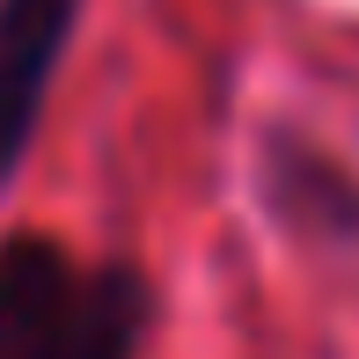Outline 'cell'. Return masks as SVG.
I'll use <instances>...</instances> for the list:
<instances>
[{
    "mask_svg": "<svg viewBox=\"0 0 359 359\" xmlns=\"http://www.w3.org/2000/svg\"><path fill=\"white\" fill-rule=\"evenodd\" d=\"M154 308L125 257H74L37 227L0 242V359H140Z\"/></svg>",
    "mask_w": 359,
    "mask_h": 359,
    "instance_id": "1",
    "label": "cell"
},
{
    "mask_svg": "<svg viewBox=\"0 0 359 359\" xmlns=\"http://www.w3.org/2000/svg\"><path fill=\"white\" fill-rule=\"evenodd\" d=\"M88 0H0V198L37 147L52 81L74 52Z\"/></svg>",
    "mask_w": 359,
    "mask_h": 359,
    "instance_id": "2",
    "label": "cell"
},
{
    "mask_svg": "<svg viewBox=\"0 0 359 359\" xmlns=\"http://www.w3.org/2000/svg\"><path fill=\"white\" fill-rule=\"evenodd\" d=\"M257 191H264L271 220L286 235L359 250V176L323 140L293 133V125H264V140H257Z\"/></svg>",
    "mask_w": 359,
    "mask_h": 359,
    "instance_id": "3",
    "label": "cell"
}]
</instances>
